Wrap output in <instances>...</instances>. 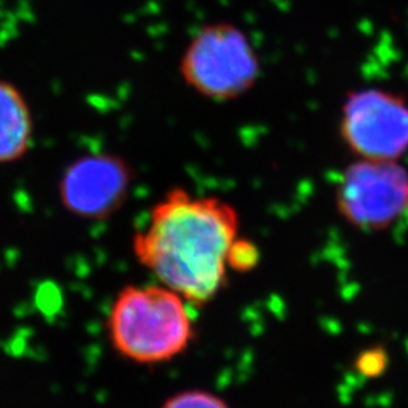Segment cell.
Segmentation results:
<instances>
[{
	"instance_id": "10",
	"label": "cell",
	"mask_w": 408,
	"mask_h": 408,
	"mask_svg": "<svg viewBox=\"0 0 408 408\" xmlns=\"http://www.w3.org/2000/svg\"><path fill=\"white\" fill-rule=\"evenodd\" d=\"M262 255L255 242L239 236L228 255V268L235 272H250L260 263Z\"/></svg>"
},
{
	"instance_id": "9",
	"label": "cell",
	"mask_w": 408,
	"mask_h": 408,
	"mask_svg": "<svg viewBox=\"0 0 408 408\" xmlns=\"http://www.w3.org/2000/svg\"><path fill=\"white\" fill-rule=\"evenodd\" d=\"M161 408H231L221 396L202 389H187L171 395Z\"/></svg>"
},
{
	"instance_id": "5",
	"label": "cell",
	"mask_w": 408,
	"mask_h": 408,
	"mask_svg": "<svg viewBox=\"0 0 408 408\" xmlns=\"http://www.w3.org/2000/svg\"><path fill=\"white\" fill-rule=\"evenodd\" d=\"M340 135L360 159L398 162L408 151V103L389 91L352 93L342 112Z\"/></svg>"
},
{
	"instance_id": "2",
	"label": "cell",
	"mask_w": 408,
	"mask_h": 408,
	"mask_svg": "<svg viewBox=\"0 0 408 408\" xmlns=\"http://www.w3.org/2000/svg\"><path fill=\"white\" fill-rule=\"evenodd\" d=\"M106 330L118 356L139 366L180 357L197 336L194 307L161 283L120 289L109 308Z\"/></svg>"
},
{
	"instance_id": "4",
	"label": "cell",
	"mask_w": 408,
	"mask_h": 408,
	"mask_svg": "<svg viewBox=\"0 0 408 408\" xmlns=\"http://www.w3.org/2000/svg\"><path fill=\"white\" fill-rule=\"evenodd\" d=\"M336 209L357 230L390 228L408 211V171L395 161L351 163L336 186Z\"/></svg>"
},
{
	"instance_id": "3",
	"label": "cell",
	"mask_w": 408,
	"mask_h": 408,
	"mask_svg": "<svg viewBox=\"0 0 408 408\" xmlns=\"http://www.w3.org/2000/svg\"><path fill=\"white\" fill-rule=\"evenodd\" d=\"M180 74L209 100L228 102L251 90L260 65L244 32L230 23H212L198 30L186 47Z\"/></svg>"
},
{
	"instance_id": "6",
	"label": "cell",
	"mask_w": 408,
	"mask_h": 408,
	"mask_svg": "<svg viewBox=\"0 0 408 408\" xmlns=\"http://www.w3.org/2000/svg\"><path fill=\"white\" fill-rule=\"evenodd\" d=\"M134 185V170L111 153H93L74 159L58 183L61 206L85 221H102L118 212Z\"/></svg>"
},
{
	"instance_id": "1",
	"label": "cell",
	"mask_w": 408,
	"mask_h": 408,
	"mask_svg": "<svg viewBox=\"0 0 408 408\" xmlns=\"http://www.w3.org/2000/svg\"><path fill=\"white\" fill-rule=\"evenodd\" d=\"M239 230V214L230 203L177 186L153 204L132 238V251L158 283L198 308L227 288L228 255Z\"/></svg>"
},
{
	"instance_id": "8",
	"label": "cell",
	"mask_w": 408,
	"mask_h": 408,
	"mask_svg": "<svg viewBox=\"0 0 408 408\" xmlns=\"http://www.w3.org/2000/svg\"><path fill=\"white\" fill-rule=\"evenodd\" d=\"M390 366V354L383 345L368 346L357 352L354 359V369L363 378L375 380L387 372Z\"/></svg>"
},
{
	"instance_id": "7",
	"label": "cell",
	"mask_w": 408,
	"mask_h": 408,
	"mask_svg": "<svg viewBox=\"0 0 408 408\" xmlns=\"http://www.w3.org/2000/svg\"><path fill=\"white\" fill-rule=\"evenodd\" d=\"M34 142V118L17 88L0 81V165L23 159Z\"/></svg>"
}]
</instances>
